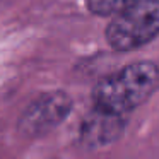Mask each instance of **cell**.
I'll return each mask as SVG.
<instances>
[{"label":"cell","mask_w":159,"mask_h":159,"mask_svg":"<svg viewBox=\"0 0 159 159\" xmlns=\"http://www.w3.org/2000/svg\"><path fill=\"white\" fill-rule=\"evenodd\" d=\"M159 84V69L152 62H137L104 77L94 87V106L127 116L140 106Z\"/></svg>","instance_id":"cell-1"},{"label":"cell","mask_w":159,"mask_h":159,"mask_svg":"<svg viewBox=\"0 0 159 159\" xmlns=\"http://www.w3.org/2000/svg\"><path fill=\"white\" fill-rule=\"evenodd\" d=\"M87 7L91 12H94L96 16H116L118 12L125 11L127 7H130L132 4H135L137 0H86Z\"/></svg>","instance_id":"cell-5"},{"label":"cell","mask_w":159,"mask_h":159,"mask_svg":"<svg viewBox=\"0 0 159 159\" xmlns=\"http://www.w3.org/2000/svg\"><path fill=\"white\" fill-rule=\"evenodd\" d=\"M125 127V115H118L113 111L94 106L93 111L87 113L80 127V139L89 147L106 145L121 134Z\"/></svg>","instance_id":"cell-4"},{"label":"cell","mask_w":159,"mask_h":159,"mask_svg":"<svg viewBox=\"0 0 159 159\" xmlns=\"http://www.w3.org/2000/svg\"><path fill=\"white\" fill-rule=\"evenodd\" d=\"M72 110V99L62 91H52L38 96L24 110L19 128L24 135L39 137L58 127Z\"/></svg>","instance_id":"cell-3"},{"label":"cell","mask_w":159,"mask_h":159,"mask_svg":"<svg viewBox=\"0 0 159 159\" xmlns=\"http://www.w3.org/2000/svg\"><path fill=\"white\" fill-rule=\"evenodd\" d=\"M159 34V0H137L113 16L106 38L111 48L130 52L147 45Z\"/></svg>","instance_id":"cell-2"}]
</instances>
